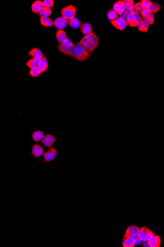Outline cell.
I'll return each instance as SVG.
<instances>
[{"mask_svg": "<svg viewBox=\"0 0 164 247\" xmlns=\"http://www.w3.org/2000/svg\"><path fill=\"white\" fill-rule=\"evenodd\" d=\"M80 43L88 52L93 53L98 45L99 38L93 32L90 34L84 36L80 40Z\"/></svg>", "mask_w": 164, "mask_h": 247, "instance_id": "1", "label": "cell"}, {"mask_svg": "<svg viewBox=\"0 0 164 247\" xmlns=\"http://www.w3.org/2000/svg\"><path fill=\"white\" fill-rule=\"evenodd\" d=\"M90 53L79 43L74 44L72 51V57L80 62H83L89 58Z\"/></svg>", "mask_w": 164, "mask_h": 247, "instance_id": "2", "label": "cell"}, {"mask_svg": "<svg viewBox=\"0 0 164 247\" xmlns=\"http://www.w3.org/2000/svg\"><path fill=\"white\" fill-rule=\"evenodd\" d=\"M77 8L72 5H68L62 9L61 13L62 17L67 20H71L75 17L77 13Z\"/></svg>", "mask_w": 164, "mask_h": 247, "instance_id": "3", "label": "cell"}, {"mask_svg": "<svg viewBox=\"0 0 164 247\" xmlns=\"http://www.w3.org/2000/svg\"><path fill=\"white\" fill-rule=\"evenodd\" d=\"M153 235H154V233L153 231L144 226L139 228L137 236L142 242H148Z\"/></svg>", "mask_w": 164, "mask_h": 247, "instance_id": "4", "label": "cell"}, {"mask_svg": "<svg viewBox=\"0 0 164 247\" xmlns=\"http://www.w3.org/2000/svg\"><path fill=\"white\" fill-rule=\"evenodd\" d=\"M73 45L74 44L72 40L68 39L65 43L59 44L57 46L60 52L69 56L70 57H72V51Z\"/></svg>", "mask_w": 164, "mask_h": 247, "instance_id": "5", "label": "cell"}, {"mask_svg": "<svg viewBox=\"0 0 164 247\" xmlns=\"http://www.w3.org/2000/svg\"><path fill=\"white\" fill-rule=\"evenodd\" d=\"M58 150L54 147H52L49 149L48 150L45 152L43 154V160H40L44 162H50V161L55 160L57 156V153Z\"/></svg>", "mask_w": 164, "mask_h": 247, "instance_id": "6", "label": "cell"}, {"mask_svg": "<svg viewBox=\"0 0 164 247\" xmlns=\"http://www.w3.org/2000/svg\"><path fill=\"white\" fill-rule=\"evenodd\" d=\"M142 20V18L139 14H136L132 12H130L126 18L127 24L131 27L137 26Z\"/></svg>", "mask_w": 164, "mask_h": 247, "instance_id": "7", "label": "cell"}, {"mask_svg": "<svg viewBox=\"0 0 164 247\" xmlns=\"http://www.w3.org/2000/svg\"><path fill=\"white\" fill-rule=\"evenodd\" d=\"M56 140L57 138L52 134H47L46 135H45L40 142L43 145L44 147H47L49 149L53 146L56 141Z\"/></svg>", "mask_w": 164, "mask_h": 247, "instance_id": "8", "label": "cell"}, {"mask_svg": "<svg viewBox=\"0 0 164 247\" xmlns=\"http://www.w3.org/2000/svg\"><path fill=\"white\" fill-rule=\"evenodd\" d=\"M110 22L114 27L121 31L124 30L128 25L126 20L121 17H119L117 19L114 21H112Z\"/></svg>", "mask_w": 164, "mask_h": 247, "instance_id": "9", "label": "cell"}, {"mask_svg": "<svg viewBox=\"0 0 164 247\" xmlns=\"http://www.w3.org/2000/svg\"><path fill=\"white\" fill-rule=\"evenodd\" d=\"M44 146H41L38 144H35L32 146L31 154L34 156V159H38L43 155Z\"/></svg>", "mask_w": 164, "mask_h": 247, "instance_id": "10", "label": "cell"}, {"mask_svg": "<svg viewBox=\"0 0 164 247\" xmlns=\"http://www.w3.org/2000/svg\"><path fill=\"white\" fill-rule=\"evenodd\" d=\"M139 228L137 226H130L127 227L125 230V233L124 234L123 238H134L137 237L138 232L139 230Z\"/></svg>", "mask_w": 164, "mask_h": 247, "instance_id": "11", "label": "cell"}, {"mask_svg": "<svg viewBox=\"0 0 164 247\" xmlns=\"http://www.w3.org/2000/svg\"><path fill=\"white\" fill-rule=\"evenodd\" d=\"M68 20L62 17H57L54 20V26L59 30L65 29L68 25Z\"/></svg>", "mask_w": 164, "mask_h": 247, "instance_id": "12", "label": "cell"}, {"mask_svg": "<svg viewBox=\"0 0 164 247\" xmlns=\"http://www.w3.org/2000/svg\"><path fill=\"white\" fill-rule=\"evenodd\" d=\"M80 28L81 32L84 36L88 35L93 33V26L90 23L86 22L81 24Z\"/></svg>", "mask_w": 164, "mask_h": 247, "instance_id": "13", "label": "cell"}, {"mask_svg": "<svg viewBox=\"0 0 164 247\" xmlns=\"http://www.w3.org/2000/svg\"><path fill=\"white\" fill-rule=\"evenodd\" d=\"M148 246L150 247H159L161 244V236L159 235H153L147 242Z\"/></svg>", "mask_w": 164, "mask_h": 247, "instance_id": "14", "label": "cell"}, {"mask_svg": "<svg viewBox=\"0 0 164 247\" xmlns=\"http://www.w3.org/2000/svg\"><path fill=\"white\" fill-rule=\"evenodd\" d=\"M28 55L31 56L33 58L39 60H41L43 57V55L41 50L35 47L33 48L32 50H30L29 52L28 53Z\"/></svg>", "mask_w": 164, "mask_h": 247, "instance_id": "15", "label": "cell"}, {"mask_svg": "<svg viewBox=\"0 0 164 247\" xmlns=\"http://www.w3.org/2000/svg\"><path fill=\"white\" fill-rule=\"evenodd\" d=\"M113 9L118 13V15L121 16L125 10V7L123 1H119L116 2L113 6Z\"/></svg>", "mask_w": 164, "mask_h": 247, "instance_id": "16", "label": "cell"}, {"mask_svg": "<svg viewBox=\"0 0 164 247\" xmlns=\"http://www.w3.org/2000/svg\"><path fill=\"white\" fill-rule=\"evenodd\" d=\"M44 7L43 2L37 0L33 2L31 6L32 12L34 13H39L42 8Z\"/></svg>", "mask_w": 164, "mask_h": 247, "instance_id": "17", "label": "cell"}, {"mask_svg": "<svg viewBox=\"0 0 164 247\" xmlns=\"http://www.w3.org/2000/svg\"><path fill=\"white\" fill-rule=\"evenodd\" d=\"M44 136V132L41 130H36L32 133V140L36 143L41 142Z\"/></svg>", "mask_w": 164, "mask_h": 247, "instance_id": "18", "label": "cell"}, {"mask_svg": "<svg viewBox=\"0 0 164 247\" xmlns=\"http://www.w3.org/2000/svg\"><path fill=\"white\" fill-rule=\"evenodd\" d=\"M56 36L57 40V41L59 42V44H62V43H65L68 39V38H67L66 32L65 31H63V30H58L57 31Z\"/></svg>", "mask_w": 164, "mask_h": 247, "instance_id": "19", "label": "cell"}, {"mask_svg": "<svg viewBox=\"0 0 164 247\" xmlns=\"http://www.w3.org/2000/svg\"><path fill=\"white\" fill-rule=\"evenodd\" d=\"M138 238L137 236L133 238H123L122 240V246L123 247H134L136 245V240Z\"/></svg>", "mask_w": 164, "mask_h": 247, "instance_id": "20", "label": "cell"}, {"mask_svg": "<svg viewBox=\"0 0 164 247\" xmlns=\"http://www.w3.org/2000/svg\"><path fill=\"white\" fill-rule=\"evenodd\" d=\"M40 60L32 58L26 63V65L31 69L38 68L40 63Z\"/></svg>", "mask_w": 164, "mask_h": 247, "instance_id": "21", "label": "cell"}, {"mask_svg": "<svg viewBox=\"0 0 164 247\" xmlns=\"http://www.w3.org/2000/svg\"><path fill=\"white\" fill-rule=\"evenodd\" d=\"M48 62L46 57L43 56V57L40 60V63L39 65V69L40 70L41 73L46 72L48 69Z\"/></svg>", "mask_w": 164, "mask_h": 247, "instance_id": "22", "label": "cell"}, {"mask_svg": "<svg viewBox=\"0 0 164 247\" xmlns=\"http://www.w3.org/2000/svg\"><path fill=\"white\" fill-rule=\"evenodd\" d=\"M40 23L42 26L46 27H51L54 26V22L49 17H40Z\"/></svg>", "mask_w": 164, "mask_h": 247, "instance_id": "23", "label": "cell"}, {"mask_svg": "<svg viewBox=\"0 0 164 247\" xmlns=\"http://www.w3.org/2000/svg\"><path fill=\"white\" fill-rule=\"evenodd\" d=\"M81 24L82 23L81 20L75 17L72 19L68 20V25H69L73 29H77L80 27Z\"/></svg>", "mask_w": 164, "mask_h": 247, "instance_id": "24", "label": "cell"}, {"mask_svg": "<svg viewBox=\"0 0 164 247\" xmlns=\"http://www.w3.org/2000/svg\"><path fill=\"white\" fill-rule=\"evenodd\" d=\"M137 26L139 32H145V33L148 32L149 27V25L143 20H141V21L139 23Z\"/></svg>", "mask_w": 164, "mask_h": 247, "instance_id": "25", "label": "cell"}, {"mask_svg": "<svg viewBox=\"0 0 164 247\" xmlns=\"http://www.w3.org/2000/svg\"><path fill=\"white\" fill-rule=\"evenodd\" d=\"M39 14L40 17H49L52 14L51 9L48 7H44L40 12H39Z\"/></svg>", "mask_w": 164, "mask_h": 247, "instance_id": "26", "label": "cell"}, {"mask_svg": "<svg viewBox=\"0 0 164 247\" xmlns=\"http://www.w3.org/2000/svg\"><path fill=\"white\" fill-rule=\"evenodd\" d=\"M107 17L109 20L112 21H114L116 19H117L119 17V15L113 9H112L108 12Z\"/></svg>", "mask_w": 164, "mask_h": 247, "instance_id": "27", "label": "cell"}, {"mask_svg": "<svg viewBox=\"0 0 164 247\" xmlns=\"http://www.w3.org/2000/svg\"><path fill=\"white\" fill-rule=\"evenodd\" d=\"M154 14L153 13H150L149 15L147 17H143L142 20H144V22L148 23L149 25H152L154 22Z\"/></svg>", "mask_w": 164, "mask_h": 247, "instance_id": "28", "label": "cell"}, {"mask_svg": "<svg viewBox=\"0 0 164 247\" xmlns=\"http://www.w3.org/2000/svg\"><path fill=\"white\" fill-rule=\"evenodd\" d=\"M142 10H143V7H142L141 2H139L137 4H134V6L131 12L136 13V14H139L141 13Z\"/></svg>", "mask_w": 164, "mask_h": 247, "instance_id": "29", "label": "cell"}, {"mask_svg": "<svg viewBox=\"0 0 164 247\" xmlns=\"http://www.w3.org/2000/svg\"><path fill=\"white\" fill-rule=\"evenodd\" d=\"M123 2L125 5V10L129 11V12H131L133 7L134 6V2L133 1V0H124L123 1Z\"/></svg>", "mask_w": 164, "mask_h": 247, "instance_id": "30", "label": "cell"}, {"mask_svg": "<svg viewBox=\"0 0 164 247\" xmlns=\"http://www.w3.org/2000/svg\"><path fill=\"white\" fill-rule=\"evenodd\" d=\"M41 74L42 73L39 69V68L35 69H31L29 71V75L33 78H38L39 76H40Z\"/></svg>", "mask_w": 164, "mask_h": 247, "instance_id": "31", "label": "cell"}, {"mask_svg": "<svg viewBox=\"0 0 164 247\" xmlns=\"http://www.w3.org/2000/svg\"><path fill=\"white\" fill-rule=\"evenodd\" d=\"M150 11H151L152 13H157L159 11H160L161 9V7L159 4H157L156 2H153L152 5H151V7H150Z\"/></svg>", "mask_w": 164, "mask_h": 247, "instance_id": "32", "label": "cell"}, {"mask_svg": "<svg viewBox=\"0 0 164 247\" xmlns=\"http://www.w3.org/2000/svg\"><path fill=\"white\" fill-rule=\"evenodd\" d=\"M141 2L143 8H149V9L153 4V2L149 0H142Z\"/></svg>", "mask_w": 164, "mask_h": 247, "instance_id": "33", "label": "cell"}, {"mask_svg": "<svg viewBox=\"0 0 164 247\" xmlns=\"http://www.w3.org/2000/svg\"><path fill=\"white\" fill-rule=\"evenodd\" d=\"M44 7L50 8L53 7L54 5V1L53 0H44L43 1Z\"/></svg>", "mask_w": 164, "mask_h": 247, "instance_id": "34", "label": "cell"}, {"mask_svg": "<svg viewBox=\"0 0 164 247\" xmlns=\"http://www.w3.org/2000/svg\"><path fill=\"white\" fill-rule=\"evenodd\" d=\"M152 12H151V11L149 8H143V10L141 12V14L143 17H147Z\"/></svg>", "mask_w": 164, "mask_h": 247, "instance_id": "35", "label": "cell"}]
</instances>
